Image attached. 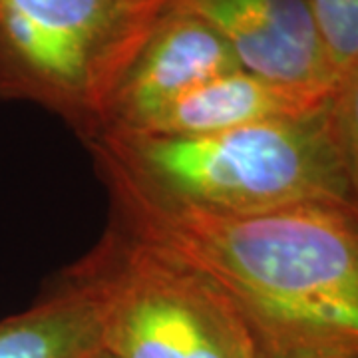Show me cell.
I'll use <instances>...</instances> for the list:
<instances>
[{"instance_id":"obj_1","label":"cell","mask_w":358,"mask_h":358,"mask_svg":"<svg viewBox=\"0 0 358 358\" xmlns=\"http://www.w3.org/2000/svg\"><path fill=\"white\" fill-rule=\"evenodd\" d=\"M114 225L203 275L259 358H358V209L310 203L225 217L103 179Z\"/></svg>"},{"instance_id":"obj_3","label":"cell","mask_w":358,"mask_h":358,"mask_svg":"<svg viewBox=\"0 0 358 358\" xmlns=\"http://www.w3.org/2000/svg\"><path fill=\"white\" fill-rule=\"evenodd\" d=\"M179 0H0V100L38 103L80 131L115 92Z\"/></svg>"},{"instance_id":"obj_8","label":"cell","mask_w":358,"mask_h":358,"mask_svg":"<svg viewBox=\"0 0 358 358\" xmlns=\"http://www.w3.org/2000/svg\"><path fill=\"white\" fill-rule=\"evenodd\" d=\"M102 352V307L66 273L38 303L0 320V358H98Z\"/></svg>"},{"instance_id":"obj_10","label":"cell","mask_w":358,"mask_h":358,"mask_svg":"<svg viewBox=\"0 0 358 358\" xmlns=\"http://www.w3.org/2000/svg\"><path fill=\"white\" fill-rule=\"evenodd\" d=\"M329 122L358 209V64L338 80L329 103Z\"/></svg>"},{"instance_id":"obj_11","label":"cell","mask_w":358,"mask_h":358,"mask_svg":"<svg viewBox=\"0 0 358 358\" xmlns=\"http://www.w3.org/2000/svg\"><path fill=\"white\" fill-rule=\"evenodd\" d=\"M98 358H110V357H106V355H103V352H102V355H100V357H98Z\"/></svg>"},{"instance_id":"obj_2","label":"cell","mask_w":358,"mask_h":358,"mask_svg":"<svg viewBox=\"0 0 358 358\" xmlns=\"http://www.w3.org/2000/svg\"><path fill=\"white\" fill-rule=\"evenodd\" d=\"M84 143L100 178L169 207L225 217L310 203L357 207L334 145L329 108L199 136L102 129Z\"/></svg>"},{"instance_id":"obj_9","label":"cell","mask_w":358,"mask_h":358,"mask_svg":"<svg viewBox=\"0 0 358 358\" xmlns=\"http://www.w3.org/2000/svg\"><path fill=\"white\" fill-rule=\"evenodd\" d=\"M338 80L358 64V0H307Z\"/></svg>"},{"instance_id":"obj_4","label":"cell","mask_w":358,"mask_h":358,"mask_svg":"<svg viewBox=\"0 0 358 358\" xmlns=\"http://www.w3.org/2000/svg\"><path fill=\"white\" fill-rule=\"evenodd\" d=\"M96 294L110 358H259L253 338L195 268L112 223L68 268Z\"/></svg>"},{"instance_id":"obj_5","label":"cell","mask_w":358,"mask_h":358,"mask_svg":"<svg viewBox=\"0 0 358 358\" xmlns=\"http://www.w3.org/2000/svg\"><path fill=\"white\" fill-rule=\"evenodd\" d=\"M181 6L225 40L245 72L291 88H336L307 0H181Z\"/></svg>"},{"instance_id":"obj_7","label":"cell","mask_w":358,"mask_h":358,"mask_svg":"<svg viewBox=\"0 0 358 358\" xmlns=\"http://www.w3.org/2000/svg\"><path fill=\"white\" fill-rule=\"evenodd\" d=\"M331 98L333 92L291 88L237 68L181 94L136 128L124 131L155 136L213 134L319 114L329 108Z\"/></svg>"},{"instance_id":"obj_6","label":"cell","mask_w":358,"mask_h":358,"mask_svg":"<svg viewBox=\"0 0 358 358\" xmlns=\"http://www.w3.org/2000/svg\"><path fill=\"white\" fill-rule=\"evenodd\" d=\"M237 68L225 40L179 0L129 66L96 131L136 128L181 94Z\"/></svg>"}]
</instances>
